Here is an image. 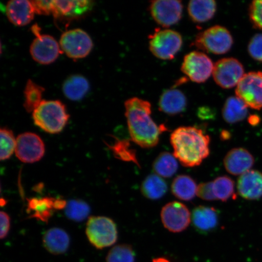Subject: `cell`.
<instances>
[{"mask_svg":"<svg viewBox=\"0 0 262 262\" xmlns=\"http://www.w3.org/2000/svg\"><path fill=\"white\" fill-rule=\"evenodd\" d=\"M125 116L131 139L143 148H152L159 142L163 130L151 117V104L134 97L124 103Z\"/></svg>","mask_w":262,"mask_h":262,"instance_id":"cell-1","label":"cell"},{"mask_svg":"<svg viewBox=\"0 0 262 262\" xmlns=\"http://www.w3.org/2000/svg\"><path fill=\"white\" fill-rule=\"evenodd\" d=\"M173 156L185 167L198 166L210 153V137L198 127H180L170 137Z\"/></svg>","mask_w":262,"mask_h":262,"instance_id":"cell-2","label":"cell"},{"mask_svg":"<svg viewBox=\"0 0 262 262\" xmlns=\"http://www.w3.org/2000/svg\"><path fill=\"white\" fill-rule=\"evenodd\" d=\"M32 118L36 126L45 132L55 134L63 130L70 115L61 101L43 100L32 113Z\"/></svg>","mask_w":262,"mask_h":262,"instance_id":"cell-3","label":"cell"},{"mask_svg":"<svg viewBox=\"0 0 262 262\" xmlns=\"http://www.w3.org/2000/svg\"><path fill=\"white\" fill-rule=\"evenodd\" d=\"M86 234L88 240L95 248L111 247L117 241L118 231L115 222L104 216H93L88 221Z\"/></svg>","mask_w":262,"mask_h":262,"instance_id":"cell-4","label":"cell"},{"mask_svg":"<svg viewBox=\"0 0 262 262\" xmlns=\"http://www.w3.org/2000/svg\"><path fill=\"white\" fill-rule=\"evenodd\" d=\"M233 38L230 32L221 26H214L196 36L194 45L201 50L215 55L227 53L230 50Z\"/></svg>","mask_w":262,"mask_h":262,"instance_id":"cell-5","label":"cell"},{"mask_svg":"<svg viewBox=\"0 0 262 262\" xmlns=\"http://www.w3.org/2000/svg\"><path fill=\"white\" fill-rule=\"evenodd\" d=\"M149 49L155 57L172 60L182 48L183 41L179 32L170 29H156L149 36Z\"/></svg>","mask_w":262,"mask_h":262,"instance_id":"cell-6","label":"cell"},{"mask_svg":"<svg viewBox=\"0 0 262 262\" xmlns=\"http://www.w3.org/2000/svg\"><path fill=\"white\" fill-rule=\"evenodd\" d=\"M31 30L35 38L30 47V53L34 60L41 64H49L57 60L62 52L60 44L52 36L41 34L37 25Z\"/></svg>","mask_w":262,"mask_h":262,"instance_id":"cell-7","label":"cell"},{"mask_svg":"<svg viewBox=\"0 0 262 262\" xmlns=\"http://www.w3.org/2000/svg\"><path fill=\"white\" fill-rule=\"evenodd\" d=\"M60 46L62 52L68 57L78 60L90 54L93 48V42L88 33L81 29H74L63 33Z\"/></svg>","mask_w":262,"mask_h":262,"instance_id":"cell-8","label":"cell"},{"mask_svg":"<svg viewBox=\"0 0 262 262\" xmlns=\"http://www.w3.org/2000/svg\"><path fill=\"white\" fill-rule=\"evenodd\" d=\"M235 94L248 107L262 109V72L245 74L237 84Z\"/></svg>","mask_w":262,"mask_h":262,"instance_id":"cell-9","label":"cell"},{"mask_svg":"<svg viewBox=\"0 0 262 262\" xmlns=\"http://www.w3.org/2000/svg\"><path fill=\"white\" fill-rule=\"evenodd\" d=\"M245 74L243 65L234 58H225L216 62L212 73L215 83L224 89L237 86Z\"/></svg>","mask_w":262,"mask_h":262,"instance_id":"cell-10","label":"cell"},{"mask_svg":"<svg viewBox=\"0 0 262 262\" xmlns=\"http://www.w3.org/2000/svg\"><path fill=\"white\" fill-rule=\"evenodd\" d=\"M214 65L207 55L199 51H193L183 59L181 70L190 80L195 83H204L210 77Z\"/></svg>","mask_w":262,"mask_h":262,"instance_id":"cell-11","label":"cell"},{"mask_svg":"<svg viewBox=\"0 0 262 262\" xmlns=\"http://www.w3.org/2000/svg\"><path fill=\"white\" fill-rule=\"evenodd\" d=\"M45 154V143L37 134L25 133L16 138L15 155L21 162H37L43 157Z\"/></svg>","mask_w":262,"mask_h":262,"instance_id":"cell-12","label":"cell"},{"mask_svg":"<svg viewBox=\"0 0 262 262\" xmlns=\"http://www.w3.org/2000/svg\"><path fill=\"white\" fill-rule=\"evenodd\" d=\"M160 215L164 227L174 233L185 231L191 221L187 206L179 202H170L164 206Z\"/></svg>","mask_w":262,"mask_h":262,"instance_id":"cell-13","label":"cell"},{"mask_svg":"<svg viewBox=\"0 0 262 262\" xmlns=\"http://www.w3.org/2000/svg\"><path fill=\"white\" fill-rule=\"evenodd\" d=\"M149 11L157 24L168 28L178 24L182 18L183 5L176 0H158L150 3Z\"/></svg>","mask_w":262,"mask_h":262,"instance_id":"cell-14","label":"cell"},{"mask_svg":"<svg viewBox=\"0 0 262 262\" xmlns=\"http://www.w3.org/2000/svg\"><path fill=\"white\" fill-rule=\"evenodd\" d=\"M224 163L228 172L234 176H242L250 171L254 159L248 150L238 147L229 150L225 157Z\"/></svg>","mask_w":262,"mask_h":262,"instance_id":"cell-15","label":"cell"},{"mask_svg":"<svg viewBox=\"0 0 262 262\" xmlns=\"http://www.w3.org/2000/svg\"><path fill=\"white\" fill-rule=\"evenodd\" d=\"M237 191L242 198L250 201L262 196V173L250 170L241 176L237 182Z\"/></svg>","mask_w":262,"mask_h":262,"instance_id":"cell-16","label":"cell"},{"mask_svg":"<svg viewBox=\"0 0 262 262\" xmlns=\"http://www.w3.org/2000/svg\"><path fill=\"white\" fill-rule=\"evenodd\" d=\"M6 13L10 22L16 26L30 24L35 14L31 1L12 0L6 5Z\"/></svg>","mask_w":262,"mask_h":262,"instance_id":"cell-17","label":"cell"},{"mask_svg":"<svg viewBox=\"0 0 262 262\" xmlns=\"http://www.w3.org/2000/svg\"><path fill=\"white\" fill-rule=\"evenodd\" d=\"M191 220L194 227L200 232L208 233L217 228L219 213L210 206H199L193 210Z\"/></svg>","mask_w":262,"mask_h":262,"instance_id":"cell-18","label":"cell"},{"mask_svg":"<svg viewBox=\"0 0 262 262\" xmlns=\"http://www.w3.org/2000/svg\"><path fill=\"white\" fill-rule=\"evenodd\" d=\"M93 7V2L86 0L60 1L53 0L52 15L57 18H75L86 14Z\"/></svg>","mask_w":262,"mask_h":262,"instance_id":"cell-19","label":"cell"},{"mask_svg":"<svg viewBox=\"0 0 262 262\" xmlns=\"http://www.w3.org/2000/svg\"><path fill=\"white\" fill-rule=\"evenodd\" d=\"M42 244L49 253L54 255L63 254L70 247V238L63 229L52 228L45 232Z\"/></svg>","mask_w":262,"mask_h":262,"instance_id":"cell-20","label":"cell"},{"mask_svg":"<svg viewBox=\"0 0 262 262\" xmlns=\"http://www.w3.org/2000/svg\"><path fill=\"white\" fill-rule=\"evenodd\" d=\"M187 104L186 98L178 90H167L162 94L159 101V109L169 115H176L183 112Z\"/></svg>","mask_w":262,"mask_h":262,"instance_id":"cell-21","label":"cell"},{"mask_svg":"<svg viewBox=\"0 0 262 262\" xmlns=\"http://www.w3.org/2000/svg\"><path fill=\"white\" fill-rule=\"evenodd\" d=\"M90 83L86 78L79 74L69 77L64 81L63 92L66 97L72 101H79L90 90Z\"/></svg>","mask_w":262,"mask_h":262,"instance_id":"cell-22","label":"cell"},{"mask_svg":"<svg viewBox=\"0 0 262 262\" xmlns=\"http://www.w3.org/2000/svg\"><path fill=\"white\" fill-rule=\"evenodd\" d=\"M217 9L215 2L211 0H193L189 2L188 12L193 21L202 24L214 16Z\"/></svg>","mask_w":262,"mask_h":262,"instance_id":"cell-23","label":"cell"},{"mask_svg":"<svg viewBox=\"0 0 262 262\" xmlns=\"http://www.w3.org/2000/svg\"><path fill=\"white\" fill-rule=\"evenodd\" d=\"M55 199L50 198H32L28 201V211L31 217L48 222L51 217L55 207Z\"/></svg>","mask_w":262,"mask_h":262,"instance_id":"cell-24","label":"cell"},{"mask_svg":"<svg viewBox=\"0 0 262 262\" xmlns=\"http://www.w3.org/2000/svg\"><path fill=\"white\" fill-rule=\"evenodd\" d=\"M248 114L247 106L237 96L229 97L222 111L225 122L230 124L241 122L247 117Z\"/></svg>","mask_w":262,"mask_h":262,"instance_id":"cell-25","label":"cell"},{"mask_svg":"<svg viewBox=\"0 0 262 262\" xmlns=\"http://www.w3.org/2000/svg\"><path fill=\"white\" fill-rule=\"evenodd\" d=\"M198 187L195 180L191 177L180 175L173 180L171 191L176 198L183 201H190L196 195Z\"/></svg>","mask_w":262,"mask_h":262,"instance_id":"cell-26","label":"cell"},{"mask_svg":"<svg viewBox=\"0 0 262 262\" xmlns=\"http://www.w3.org/2000/svg\"><path fill=\"white\" fill-rule=\"evenodd\" d=\"M168 191V185L161 177L157 174L147 176L142 182L141 192L146 198L159 200L163 198Z\"/></svg>","mask_w":262,"mask_h":262,"instance_id":"cell-27","label":"cell"},{"mask_svg":"<svg viewBox=\"0 0 262 262\" xmlns=\"http://www.w3.org/2000/svg\"><path fill=\"white\" fill-rule=\"evenodd\" d=\"M176 157L168 152L160 154L153 163V169L161 178H170L178 171V163Z\"/></svg>","mask_w":262,"mask_h":262,"instance_id":"cell-28","label":"cell"},{"mask_svg":"<svg viewBox=\"0 0 262 262\" xmlns=\"http://www.w3.org/2000/svg\"><path fill=\"white\" fill-rule=\"evenodd\" d=\"M45 89L43 87L34 83L31 80H28L25 88L24 107L28 113H33L41 101L42 94Z\"/></svg>","mask_w":262,"mask_h":262,"instance_id":"cell-29","label":"cell"},{"mask_svg":"<svg viewBox=\"0 0 262 262\" xmlns=\"http://www.w3.org/2000/svg\"><path fill=\"white\" fill-rule=\"evenodd\" d=\"M212 182L213 192L216 200L227 202L234 195V183L229 177H219Z\"/></svg>","mask_w":262,"mask_h":262,"instance_id":"cell-30","label":"cell"},{"mask_svg":"<svg viewBox=\"0 0 262 262\" xmlns=\"http://www.w3.org/2000/svg\"><path fill=\"white\" fill-rule=\"evenodd\" d=\"M64 211L65 215L70 220L81 222L88 217L91 209L87 203L81 200H71L67 202Z\"/></svg>","mask_w":262,"mask_h":262,"instance_id":"cell-31","label":"cell"},{"mask_svg":"<svg viewBox=\"0 0 262 262\" xmlns=\"http://www.w3.org/2000/svg\"><path fill=\"white\" fill-rule=\"evenodd\" d=\"M0 138H1V152L0 159L2 161L8 160L15 152L16 139H15L12 131L6 127H2L0 130Z\"/></svg>","mask_w":262,"mask_h":262,"instance_id":"cell-32","label":"cell"},{"mask_svg":"<svg viewBox=\"0 0 262 262\" xmlns=\"http://www.w3.org/2000/svg\"><path fill=\"white\" fill-rule=\"evenodd\" d=\"M135 254L129 245L115 246L108 253L106 262H134Z\"/></svg>","mask_w":262,"mask_h":262,"instance_id":"cell-33","label":"cell"},{"mask_svg":"<svg viewBox=\"0 0 262 262\" xmlns=\"http://www.w3.org/2000/svg\"><path fill=\"white\" fill-rule=\"evenodd\" d=\"M249 15L254 27L262 31V0L251 3L249 9Z\"/></svg>","mask_w":262,"mask_h":262,"instance_id":"cell-34","label":"cell"},{"mask_svg":"<svg viewBox=\"0 0 262 262\" xmlns=\"http://www.w3.org/2000/svg\"><path fill=\"white\" fill-rule=\"evenodd\" d=\"M248 53L254 60L262 62V34L255 35L249 42Z\"/></svg>","mask_w":262,"mask_h":262,"instance_id":"cell-35","label":"cell"},{"mask_svg":"<svg viewBox=\"0 0 262 262\" xmlns=\"http://www.w3.org/2000/svg\"><path fill=\"white\" fill-rule=\"evenodd\" d=\"M35 14L39 15H52L53 12V0H34L31 1Z\"/></svg>","mask_w":262,"mask_h":262,"instance_id":"cell-36","label":"cell"},{"mask_svg":"<svg viewBox=\"0 0 262 262\" xmlns=\"http://www.w3.org/2000/svg\"><path fill=\"white\" fill-rule=\"evenodd\" d=\"M196 195L200 198L206 201H215V198L213 192L212 182L202 183L198 186Z\"/></svg>","mask_w":262,"mask_h":262,"instance_id":"cell-37","label":"cell"},{"mask_svg":"<svg viewBox=\"0 0 262 262\" xmlns=\"http://www.w3.org/2000/svg\"><path fill=\"white\" fill-rule=\"evenodd\" d=\"M115 146L116 150H121L119 152V155L122 159L137 163L135 154L131 151L132 150L129 149V143L126 141H119Z\"/></svg>","mask_w":262,"mask_h":262,"instance_id":"cell-38","label":"cell"},{"mask_svg":"<svg viewBox=\"0 0 262 262\" xmlns=\"http://www.w3.org/2000/svg\"><path fill=\"white\" fill-rule=\"evenodd\" d=\"M0 222H1V231H0V237L2 239L7 237L11 227V219L7 213L2 211L0 213Z\"/></svg>","mask_w":262,"mask_h":262,"instance_id":"cell-39","label":"cell"},{"mask_svg":"<svg viewBox=\"0 0 262 262\" xmlns=\"http://www.w3.org/2000/svg\"><path fill=\"white\" fill-rule=\"evenodd\" d=\"M152 262H170L169 260L164 257L156 258L153 259Z\"/></svg>","mask_w":262,"mask_h":262,"instance_id":"cell-40","label":"cell"}]
</instances>
